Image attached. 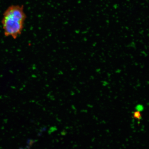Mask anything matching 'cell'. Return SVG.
<instances>
[{"mask_svg":"<svg viewBox=\"0 0 149 149\" xmlns=\"http://www.w3.org/2000/svg\"><path fill=\"white\" fill-rule=\"evenodd\" d=\"M134 117L136 119L139 120V119H141V113L139 111H137L135 112L134 113Z\"/></svg>","mask_w":149,"mask_h":149,"instance_id":"7a4b0ae2","label":"cell"},{"mask_svg":"<svg viewBox=\"0 0 149 149\" xmlns=\"http://www.w3.org/2000/svg\"><path fill=\"white\" fill-rule=\"evenodd\" d=\"M26 15L23 6L12 5L3 13L2 20L6 36L16 38L22 31Z\"/></svg>","mask_w":149,"mask_h":149,"instance_id":"6da1fadb","label":"cell"}]
</instances>
